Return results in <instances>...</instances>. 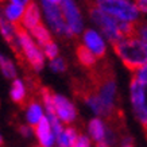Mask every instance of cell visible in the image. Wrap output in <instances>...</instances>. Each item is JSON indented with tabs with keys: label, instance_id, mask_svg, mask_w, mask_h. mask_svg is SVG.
Returning a JSON list of instances; mask_svg holds the SVG:
<instances>
[{
	"label": "cell",
	"instance_id": "cell-1",
	"mask_svg": "<svg viewBox=\"0 0 147 147\" xmlns=\"http://www.w3.org/2000/svg\"><path fill=\"white\" fill-rule=\"evenodd\" d=\"M112 47L120 57L124 66L132 73L147 65V45L139 38H124L112 43Z\"/></svg>",
	"mask_w": 147,
	"mask_h": 147
},
{
	"label": "cell",
	"instance_id": "cell-27",
	"mask_svg": "<svg viewBox=\"0 0 147 147\" xmlns=\"http://www.w3.org/2000/svg\"><path fill=\"white\" fill-rule=\"evenodd\" d=\"M96 147H109V144L105 140H102V142H96Z\"/></svg>",
	"mask_w": 147,
	"mask_h": 147
},
{
	"label": "cell",
	"instance_id": "cell-14",
	"mask_svg": "<svg viewBox=\"0 0 147 147\" xmlns=\"http://www.w3.org/2000/svg\"><path fill=\"white\" fill-rule=\"evenodd\" d=\"M77 131L73 127H67L57 136L58 140V146L59 147H73L74 142L77 139Z\"/></svg>",
	"mask_w": 147,
	"mask_h": 147
},
{
	"label": "cell",
	"instance_id": "cell-20",
	"mask_svg": "<svg viewBox=\"0 0 147 147\" xmlns=\"http://www.w3.org/2000/svg\"><path fill=\"white\" fill-rule=\"evenodd\" d=\"M50 67L54 71H65L66 70V63H65L62 58H55L50 62Z\"/></svg>",
	"mask_w": 147,
	"mask_h": 147
},
{
	"label": "cell",
	"instance_id": "cell-9",
	"mask_svg": "<svg viewBox=\"0 0 147 147\" xmlns=\"http://www.w3.org/2000/svg\"><path fill=\"white\" fill-rule=\"evenodd\" d=\"M84 42L88 46L96 57L101 58L105 55V45L102 42L101 36L98 35L94 30H86L84 34Z\"/></svg>",
	"mask_w": 147,
	"mask_h": 147
},
{
	"label": "cell",
	"instance_id": "cell-5",
	"mask_svg": "<svg viewBox=\"0 0 147 147\" xmlns=\"http://www.w3.org/2000/svg\"><path fill=\"white\" fill-rule=\"evenodd\" d=\"M42 5L45 9V15L47 18V22L51 26L55 34L65 38H71L74 36L73 31L70 30V27L66 24V19L63 16V12H61V9L58 8V5L50 3L47 0H42Z\"/></svg>",
	"mask_w": 147,
	"mask_h": 147
},
{
	"label": "cell",
	"instance_id": "cell-24",
	"mask_svg": "<svg viewBox=\"0 0 147 147\" xmlns=\"http://www.w3.org/2000/svg\"><path fill=\"white\" fill-rule=\"evenodd\" d=\"M18 131L23 135V136H26V138H28V136H31V128H30L28 125L19 124V125H18Z\"/></svg>",
	"mask_w": 147,
	"mask_h": 147
},
{
	"label": "cell",
	"instance_id": "cell-7",
	"mask_svg": "<svg viewBox=\"0 0 147 147\" xmlns=\"http://www.w3.org/2000/svg\"><path fill=\"white\" fill-rule=\"evenodd\" d=\"M54 104H55V111H57L58 117L63 123L69 124V123L76 120L77 111L74 105L67 98H65L61 94H54Z\"/></svg>",
	"mask_w": 147,
	"mask_h": 147
},
{
	"label": "cell",
	"instance_id": "cell-8",
	"mask_svg": "<svg viewBox=\"0 0 147 147\" xmlns=\"http://www.w3.org/2000/svg\"><path fill=\"white\" fill-rule=\"evenodd\" d=\"M35 135L38 136V140L43 147H53L54 136H53V127L50 124L49 117H42L40 121L34 127Z\"/></svg>",
	"mask_w": 147,
	"mask_h": 147
},
{
	"label": "cell",
	"instance_id": "cell-16",
	"mask_svg": "<svg viewBox=\"0 0 147 147\" xmlns=\"http://www.w3.org/2000/svg\"><path fill=\"white\" fill-rule=\"evenodd\" d=\"M43 117L42 115V108L38 104V101H31L28 104V109H27V120L31 125L35 127L40 121V119Z\"/></svg>",
	"mask_w": 147,
	"mask_h": 147
},
{
	"label": "cell",
	"instance_id": "cell-12",
	"mask_svg": "<svg viewBox=\"0 0 147 147\" xmlns=\"http://www.w3.org/2000/svg\"><path fill=\"white\" fill-rule=\"evenodd\" d=\"M11 98L13 102H16L19 107H26L28 105V97L26 96V88L20 80H13L11 86Z\"/></svg>",
	"mask_w": 147,
	"mask_h": 147
},
{
	"label": "cell",
	"instance_id": "cell-26",
	"mask_svg": "<svg viewBox=\"0 0 147 147\" xmlns=\"http://www.w3.org/2000/svg\"><path fill=\"white\" fill-rule=\"evenodd\" d=\"M11 3H15V4H19V5H24L26 3H30V0H11Z\"/></svg>",
	"mask_w": 147,
	"mask_h": 147
},
{
	"label": "cell",
	"instance_id": "cell-2",
	"mask_svg": "<svg viewBox=\"0 0 147 147\" xmlns=\"http://www.w3.org/2000/svg\"><path fill=\"white\" fill-rule=\"evenodd\" d=\"M88 5H96L104 12L124 22H136L139 9L129 0H86Z\"/></svg>",
	"mask_w": 147,
	"mask_h": 147
},
{
	"label": "cell",
	"instance_id": "cell-18",
	"mask_svg": "<svg viewBox=\"0 0 147 147\" xmlns=\"http://www.w3.org/2000/svg\"><path fill=\"white\" fill-rule=\"evenodd\" d=\"M0 65H1V71H3V74H4L7 78H13V80H15V77H16V70H15L13 63L9 61L8 58L4 57V55H1V57H0Z\"/></svg>",
	"mask_w": 147,
	"mask_h": 147
},
{
	"label": "cell",
	"instance_id": "cell-4",
	"mask_svg": "<svg viewBox=\"0 0 147 147\" xmlns=\"http://www.w3.org/2000/svg\"><path fill=\"white\" fill-rule=\"evenodd\" d=\"M15 27L16 35L19 38V43L22 46V50L24 53V57L27 58V62L30 63V66L35 71H39L43 69L45 65V59H43V54L40 53V50L36 47V45L31 40V38L28 36V34L24 30V26L18 22L12 23Z\"/></svg>",
	"mask_w": 147,
	"mask_h": 147
},
{
	"label": "cell",
	"instance_id": "cell-21",
	"mask_svg": "<svg viewBox=\"0 0 147 147\" xmlns=\"http://www.w3.org/2000/svg\"><path fill=\"white\" fill-rule=\"evenodd\" d=\"M138 36L144 45H147V22H139Z\"/></svg>",
	"mask_w": 147,
	"mask_h": 147
},
{
	"label": "cell",
	"instance_id": "cell-11",
	"mask_svg": "<svg viewBox=\"0 0 147 147\" xmlns=\"http://www.w3.org/2000/svg\"><path fill=\"white\" fill-rule=\"evenodd\" d=\"M76 55L78 62L86 69H93L97 62H96V55L93 51L88 47L86 45H77L76 47Z\"/></svg>",
	"mask_w": 147,
	"mask_h": 147
},
{
	"label": "cell",
	"instance_id": "cell-15",
	"mask_svg": "<svg viewBox=\"0 0 147 147\" xmlns=\"http://www.w3.org/2000/svg\"><path fill=\"white\" fill-rule=\"evenodd\" d=\"M3 4H4V15H5V19H7V20H9L11 23L18 22V19L22 16L23 13H24L23 5L15 4V3H9V4H7L5 1H3Z\"/></svg>",
	"mask_w": 147,
	"mask_h": 147
},
{
	"label": "cell",
	"instance_id": "cell-28",
	"mask_svg": "<svg viewBox=\"0 0 147 147\" xmlns=\"http://www.w3.org/2000/svg\"><path fill=\"white\" fill-rule=\"evenodd\" d=\"M47 1H50V3H53V4L58 5L59 3H62V0H47Z\"/></svg>",
	"mask_w": 147,
	"mask_h": 147
},
{
	"label": "cell",
	"instance_id": "cell-3",
	"mask_svg": "<svg viewBox=\"0 0 147 147\" xmlns=\"http://www.w3.org/2000/svg\"><path fill=\"white\" fill-rule=\"evenodd\" d=\"M88 9H89V15L92 20L101 28L102 34L111 42V45L115 43V42L124 39L123 34L120 32L121 23L124 20H120V19L115 18V16H112L109 13L104 12L102 9H100L96 5H88Z\"/></svg>",
	"mask_w": 147,
	"mask_h": 147
},
{
	"label": "cell",
	"instance_id": "cell-17",
	"mask_svg": "<svg viewBox=\"0 0 147 147\" xmlns=\"http://www.w3.org/2000/svg\"><path fill=\"white\" fill-rule=\"evenodd\" d=\"M31 34L34 35V38L38 40V43H39L40 46H46L47 43L51 42V35H50V32L47 31V28H46L42 23H39L38 26H35L32 28Z\"/></svg>",
	"mask_w": 147,
	"mask_h": 147
},
{
	"label": "cell",
	"instance_id": "cell-23",
	"mask_svg": "<svg viewBox=\"0 0 147 147\" xmlns=\"http://www.w3.org/2000/svg\"><path fill=\"white\" fill-rule=\"evenodd\" d=\"M134 74L138 76V78L142 81L143 84L147 85V65H144V66H143L142 69H139L138 71H135Z\"/></svg>",
	"mask_w": 147,
	"mask_h": 147
},
{
	"label": "cell",
	"instance_id": "cell-19",
	"mask_svg": "<svg viewBox=\"0 0 147 147\" xmlns=\"http://www.w3.org/2000/svg\"><path fill=\"white\" fill-rule=\"evenodd\" d=\"M43 53H45V55L49 58L50 61L55 59V58L58 57V47H57V45L51 40L50 43H47L46 46H43Z\"/></svg>",
	"mask_w": 147,
	"mask_h": 147
},
{
	"label": "cell",
	"instance_id": "cell-25",
	"mask_svg": "<svg viewBox=\"0 0 147 147\" xmlns=\"http://www.w3.org/2000/svg\"><path fill=\"white\" fill-rule=\"evenodd\" d=\"M139 11L147 13V0H134Z\"/></svg>",
	"mask_w": 147,
	"mask_h": 147
},
{
	"label": "cell",
	"instance_id": "cell-29",
	"mask_svg": "<svg viewBox=\"0 0 147 147\" xmlns=\"http://www.w3.org/2000/svg\"><path fill=\"white\" fill-rule=\"evenodd\" d=\"M123 147H134V146H132V143H131V144H123Z\"/></svg>",
	"mask_w": 147,
	"mask_h": 147
},
{
	"label": "cell",
	"instance_id": "cell-22",
	"mask_svg": "<svg viewBox=\"0 0 147 147\" xmlns=\"http://www.w3.org/2000/svg\"><path fill=\"white\" fill-rule=\"evenodd\" d=\"M89 146H90V140L85 135H78L74 144H73V147H89Z\"/></svg>",
	"mask_w": 147,
	"mask_h": 147
},
{
	"label": "cell",
	"instance_id": "cell-10",
	"mask_svg": "<svg viewBox=\"0 0 147 147\" xmlns=\"http://www.w3.org/2000/svg\"><path fill=\"white\" fill-rule=\"evenodd\" d=\"M39 23H40V15L38 5H36L35 1L30 0V3H27V7L24 9V13H23L22 24L28 30H32Z\"/></svg>",
	"mask_w": 147,
	"mask_h": 147
},
{
	"label": "cell",
	"instance_id": "cell-6",
	"mask_svg": "<svg viewBox=\"0 0 147 147\" xmlns=\"http://www.w3.org/2000/svg\"><path fill=\"white\" fill-rule=\"evenodd\" d=\"M62 12L66 19L67 26L70 27L74 35H78L82 30V22H81V15L77 9L76 4L73 0H62Z\"/></svg>",
	"mask_w": 147,
	"mask_h": 147
},
{
	"label": "cell",
	"instance_id": "cell-13",
	"mask_svg": "<svg viewBox=\"0 0 147 147\" xmlns=\"http://www.w3.org/2000/svg\"><path fill=\"white\" fill-rule=\"evenodd\" d=\"M89 132L90 136L96 140V142H102L105 140V135H107V128L100 119L94 117L89 121Z\"/></svg>",
	"mask_w": 147,
	"mask_h": 147
}]
</instances>
